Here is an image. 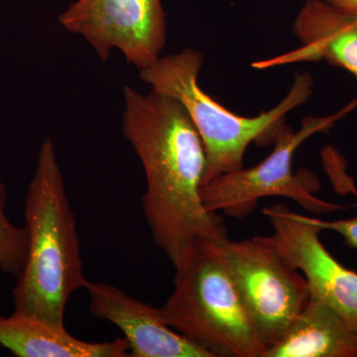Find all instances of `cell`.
I'll list each match as a JSON object with an SVG mask.
<instances>
[{
	"instance_id": "1",
	"label": "cell",
	"mask_w": 357,
	"mask_h": 357,
	"mask_svg": "<svg viewBox=\"0 0 357 357\" xmlns=\"http://www.w3.org/2000/svg\"><path fill=\"white\" fill-rule=\"evenodd\" d=\"M126 139L146 175L142 208L155 243L172 262L197 239L220 241L227 236L220 215L202 202L206 151L189 112L176 98L152 89L147 95L123 89Z\"/></svg>"
},
{
	"instance_id": "2",
	"label": "cell",
	"mask_w": 357,
	"mask_h": 357,
	"mask_svg": "<svg viewBox=\"0 0 357 357\" xmlns=\"http://www.w3.org/2000/svg\"><path fill=\"white\" fill-rule=\"evenodd\" d=\"M24 215L28 255L13 289L14 311L65 326L68 302L86 280L74 211L49 137L40 148Z\"/></svg>"
},
{
	"instance_id": "3",
	"label": "cell",
	"mask_w": 357,
	"mask_h": 357,
	"mask_svg": "<svg viewBox=\"0 0 357 357\" xmlns=\"http://www.w3.org/2000/svg\"><path fill=\"white\" fill-rule=\"evenodd\" d=\"M203 62L201 52L185 49L160 57L154 64L139 70L141 81L157 93L182 103L198 129L206 151L202 185L222 174L243 169L249 145L255 142L265 146L273 143L286 126L288 112L304 105L312 93L311 75L297 74L288 95L276 107L255 117L241 116L199 88L198 77Z\"/></svg>"
},
{
	"instance_id": "4",
	"label": "cell",
	"mask_w": 357,
	"mask_h": 357,
	"mask_svg": "<svg viewBox=\"0 0 357 357\" xmlns=\"http://www.w3.org/2000/svg\"><path fill=\"white\" fill-rule=\"evenodd\" d=\"M174 290L159 307L165 323L213 357H263L267 351L220 255L197 239L175 265Z\"/></svg>"
},
{
	"instance_id": "5",
	"label": "cell",
	"mask_w": 357,
	"mask_h": 357,
	"mask_svg": "<svg viewBox=\"0 0 357 357\" xmlns=\"http://www.w3.org/2000/svg\"><path fill=\"white\" fill-rule=\"evenodd\" d=\"M356 102L328 116L305 117L299 130L285 126L275 138L272 153L258 165L222 174L199 190L202 202L210 213L222 211L236 218L252 213L260 199L286 197L306 210L317 213L342 208L314 196L321 190L319 178L309 170L294 174L292 160L298 148L317 133L326 132L333 124L356 109Z\"/></svg>"
},
{
	"instance_id": "6",
	"label": "cell",
	"mask_w": 357,
	"mask_h": 357,
	"mask_svg": "<svg viewBox=\"0 0 357 357\" xmlns=\"http://www.w3.org/2000/svg\"><path fill=\"white\" fill-rule=\"evenodd\" d=\"M218 246L263 342L272 347L309 302L306 278L279 252L272 236L227 237Z\"/></svg>"
},
{
	"instance_id": "7",
	"label": "cell",
	"mask_w": 357,
	"mask_h": 357,
	"mask_svg": "<svg viewBox=\"0 0 357 357\" xmlns=\"http://www.w3.org/2000/svg\"><path fill=\"white\" fill-rule=\"evenodd\" d=\"M59 21L67 31L83 37L100 60L119 49L139 70L154 64L166 44L161 0H77Z\"/></svg>"
},
{
	"instance_id": "8",
	"label": "cell",
	"mask_w": 357,
	"mask_h": 357,
	"mask_svg": "<svg viewBox=\"0 0 357 357\" xmlns=\"http://www.w3.org/2000/svg\"><path fill=\"white\" fill-rule=\"evenodd\" d=\"M279 252L306 278L310 295L325 303L357 333V272L344 267L319 239L323 229L285 204L265 208Z\"/></svg>"
},
{
	"instance_id": "9",
	"label": "cell",
	"mask_w": 357,
	"mask_h": 357,
	"mask_svg": "<svg viewBox=\"0 0 357 357\" xmlns=\"http://www.w3.org/2000/svg\"><path fill=\"white\" fill-rule=\"evenodd\" d=\"M89 309L123 333L134 357H213L210 352L176 332L162 318L158 307L134 299L121 289L102 282H84Z\"/></svg>"
},
{
	"instance_id": "10",
	"label": "cell",
	"mask_w": 357,
	"mask_h": 357,
	"mask_svg": "<svg viewBox=\"0 0 357 357\" xmlns=\"http://www.w3.org/2000/svg\"><path fill=\"white\" fill-rule=\"evenodd\" d=\"M293 29L300 40V48L256 62L253 68L267 69L324 60L347 70L357 79V16L328 0H307L294 22Z\"/></svg>"
},
{
	"instance_id": "11",
	"label": "cell",
	"mask_w": 357,
	"mask_h": 357,
	"mask_svg": "<svg viewBox=\"0 0 357 357\" xmlns=\"http://www.w3.org/2000/svg\"><path fill=\"white\" fill-rule=\"evenodd\" d=\"M0 345L17 357L130 356L124 337L105 342H84L73 337L65 326L16 311L11 316L0 317Z\"/></svg>"
},
{
	"instance_id": "12",
	"label": "cell",
	"mask_w": 357,
	"mask_h": 357,
	"mask_svg": "<svg viewBox=\"0 0 357 357\" xmlns=\"http://www.w3.org/2000/svg\"><path fill=\"white\" fill-rule=\"evenodd\" d=\"M263 357H357V333L335 310L311 296Z\"/></svg>"
},
{
	"instance_id": "13",
	"label": "cell",
	"mask_w": 357,
	"mask_h": 357,
	"mask_svg": "<svg viewBox=\"0 0 357 357\" xmlns=\"http://www.w3.org/2000/svg\"><path fill=\"white\" fill-rule=\"evenodd\" d=\"M7 197L6 185L0 178V270L17 279L27 260L28 232L7 218Z\"/></svg>"
},
{
	"instance_id": "14",
	"label": "cell",
	"mask_w": 357,
	"mask_h": 357,
	"mask_svg": "<svg viewBox=\"0 0 357 357\" xmlns=\"http://www.w3.org/2000/svg\"><path fill=\"white\" fill-rule=\"evenodd\" d=\"M309 220L323 230L330 229L337 231L344 237V243L349 248L357 249V215L349 220H335V222H325L314 218H309Z\"/></svg>"
},
{
	"instance_id": "15",
	"label": "cell",
	"mask_w": 357,
	"mask_h": 357,
	"mask_svg": "<svg viewBox=\"0 0 357 357\" xmlns=\"http://www.w3.org/2000/svg\"><path fill=\"white\" fill-rule=\"evenodd\" d=\"M338 8L357 16V0H328Z\"/></svg>"
}]
</instances>
